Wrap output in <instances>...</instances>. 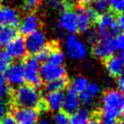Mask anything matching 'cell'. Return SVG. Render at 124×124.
<instances>
[{
    "instance_id": "obj_36",
    "label": "cell",
    "mask_w": 124,
    "mask_h": 124,
    "mask_svg": "<svg viewBox=\"0 0 124 124\" xmlns=\"http://www.w3.org/2000/svg\"><path fill=\"white\" fill-rule=\"evenodd\" d=\"M116 24L119 31H122L124 29V18L122 15H119L116 17Z\"/></svg>"
},
{
    "instance_id": "obj_25",
    "label": "cell",
    "mask_w": 124,
    "mask_h": 124,
    "mask_svg": "<svg viewBox=\"0 0 124 124\" xmlns=\"http://www.w3.org/2000/svg\"><path fill=\"white\" fill-rule=\"evenodd\" d=\"M10 95V85L7 83L3 72H0V98H7Z\"/></svg>"
},
{
    "instance_id": "obj_42",
    "label": "cell",
    "mask_w": 124,
    "mask_h": 124,
    "mask_svg": "<svg viewBox=\"0 0 124 124\" xmlns=\"http://www.w3.org/2000/svg\"><path fill=\"white\" fill-rule=\"evenodd\" d=\"M85 1L89 2V3H93V2H95V1H97V0H85Z\"/></svg>"
},
{
    "instance_id": "obj_12",
    "label": "cell",
    "mask_w": 124,
    "mask_h": 124,
    "mask_svg": "<svg viewBox=\"0 0 124 124\" xmlns=\"http://www.w3.org/2000/svg\"><path fill=\"white\" fill-rule=\"evenodd\" d=\"M20 23V16L15 7L4 5L0 6V25L16 27Z\"/></svg>"
},
{
    "instance_id": "obj_33",
    "label": "cell",
    "mask_w": 124,
    "mask_h": 124,
    "mask_svg": "<svg viewBox=\"0 0 124 124\" xmlns=\"http://www.w3.org/2000/svg\"><path fill=\"white\" fill-rule=\"evenodd\" d=\"M7 110H8V105L7 101L3 98H0V121L7 115Z\"/></svg>"
},
{
    "instance_id": "obj_2",
    "label": "cell",
    "mask_w": 124,
    "mask_h": 124,
    "mask_svg": "<svg viewBox=\"0 0 124 124\" xmlns=\"http://www.w3.org/2000/svg\"><path fill=\"white\" fill-rule=\"evenodd\" d=\"M14 101L19 107L36 109L42 105V95L37 87L22 84L15 91Z\"/></svg>"
},
{
    "instance_id": "obj_8",
    "label": "cell",
    "mask_w": 124,
    "mask_h": 124,
    "mask_svg": "<svg viewBox=\"0 0 124 124\" xmlns=\"http://www.w3.org/2000/svg\"><path fill=\"white\" fill-rule=\"evenodd\" d=\"M116 52V48L113 43V36L110 37H102V39L98 40L94 44L93 49V55L97 59L106 60Z\"/></svg>"
},
{
    "instance_id": "obj_45",
    "label": "cell",
    "mask_w": 124,
    "mask_h": 124,
    "mask_svg": "<svg viewBox=\"0 0 124 124\" xmlns=\"http://www.w3.org/2000/svg\"><path fill=\"white\" fill-rule=\"evenodd\" d=\"M3 1H4V0H0V6H1V4L3 3Z\"/></svg>"
},
{
    "instance_id": "obj_22",
    "label": "cell",
    "mask_w": 124,
    "mask_h": 124,
    "mask_svg": "<svg viewBox=\"0 0 124 124\" xmlns=\"http://www.w3.org/2000/svg\"><path fill=\"white\" fill-rule=\"evenodd\" d=\"M89 80L83 75H77L72 80L71 90L76 93H82L89 84Z\"/></svg>"
},
{
    "instance_id": "obj_13",
    "label": "cell",
    "mask_w": 124,
    "mask_h": 124,
    "mask_svg": "<svg viewBox=\"0 0 124 124\" xmlns=\"http://www.w3.org/2000/svg\"><path fill=\"white\" fill-rule=\"evenodd\" d=\"M13 117L16 124H36L39 119V112L34 108L19 107L14 111Z\"/></svg>"
},
{
    "instance_id": "obj_18",
    "label": "cell",
    "mask_w": 124,
    "mask_h": 124,
    "mask_svg": "<svg viewBox=\"0 0 124 124\" xmlns=\"http://www.w3.org/2000/svg\"><path fill=\"white\" fill-rule=\"evenodd\" d=\"M64 93L60 92H48L45 95V103L47 109L54 112H57L62 109Z\"/></svg>"
},
{
    "instance_id": "obj_21",
    "label": "cell",
    "mask_w": 124,
    "mask_h": 124,
    "mask_svg": "<svg viewBox=\"0 0 124 124\" xmlns=\"http://www.w3.org/2000/svg\"><path fill=\"white\" fill-rule=\"evenodd\" d=\"M16 37V31L15 27L0 25V46H7Z\"/></svg>"
},
{
    "instance_id": "obj_11",
    "label": "cell",
    "mask_w": 124,
    "mask_h": 124,
    "mask_svg": "<svg viewBox=\"0 0 124 124\" xmlns=\"http://www.w3.org/2000/svg\"><path fill=\"white\" fill-rule=\"evenodd\" d=\"M58 27L62 32L73 35L77 31L76 12L70 9L62 11L58 19Z\"/></svg>"
},
{
    "instance_id": "obj_5",
    "label": "cell",
    "mask_w": 124,
    "mask_h": 124,
    "mask_svg": "<svg viewBox=\"0 0 124 124\" xmlns=\"http://www.w3.org/2000/svg\"><path fill=\"white\" fill-rule=\"evenodd\" d=\"M98 13L93 7H81L76 12L77 31L86 33L91 29L93 22L97 20Z\"/></svg>"
},
{
    "instance_id": "obj_17",
    "label": "cell",
    "mask_w": 124,
    "mask_h": 124,
    "mask_svg": "<svg viewBox=\"0 0 124 124\" xmlns=\"http://www.w3.org/2000/svg\"><path fill=\"white\" fill-rule=\"evenodd\" d=\"M101 93V86L96 83H89L86 89L82 93H80L81 103H83L86 106H90L96 101Z\"/></svg>"
},
{
    "instance_id": "obj_39",
    "label": "cell",
    "mask_w": 124,
    "mask_h": 124,
    "mask_svg": "<svg viewBox=\"0 0 124 124\" xmlns=\"http://www.w3.org/2000/svg\"><path fill=\"white\" fill-rule=\"evenodd\" d=\"M116 122L113 120H110V119H107V118H101V124H114Z\"/></svg>"
},
{
    "instance_id": "obj_43",
    "label": "cell",
    "mask_w": 124,
    "mask_h": 124,
    "mask_svg": "<svg viewBox=\"0 0 124 124\" xmlns=\"http://www.w3.org/2000/svg\"><path fill=\"white\" fill-rule=\"evenodd\" d=\"M74 2H76V3H81V2H83V0H73Z\"/></svg>"
},
{
    "instance_id": "obj_41",
    "label": "cell",
    "mask_w": 124,
    "mask_h": 124,
    "mask_svg": "<svg viewBox=\"0 0 124 124\" xmlns=\"http://www.w3.org/2000/svg\"><path fill=\"white\" fill-rule=\"evenodd\" d=\"M87 124H101V121L97 120V119H93V120H90Z\"/></svg>"
},
{
    "instance_id": "obj_29",
    "label": "cell",
    "mask_w": 124,
    "mask_h": 124,
    "mask_svg": "<svg viewBox=\"0 0 124 124\" xmlns=\"http://www.w3.org/2000/svg\"><path fill=\"white\" fill-rule=\"evenodd\" d=\"M54 124H69V116L64 111H57L54 117Z\"/></svg>"
},
{
    "instance_id": "obj_46",
    "label": "cell",
    "mask_w": 124,
    "mask_h": 124,
    "mask_svg": "<svg viewBox=\"0 0 124 124\" xmlns=\"http://www.w3.org/2000/svg\"><path fill=\"white\" fill-rule=\"evenodd\" d=\"M11 1H13V2H15V1H17V0H11Z\"/></svg>"
},
{
    "instance_id": "obj_40",
    "label": "cell",
    "mask_w": 124,
    "mask_h": 124,
    "mask_svg": "<svg viewBox=\"0 0 124 124\" xmlns=\"http://www.w3.org/2000/svg\"><path fill=\"white\" fill-rule=\"evenodd\" d=\"M36 124H51V122H50V121L47 120V119H43L41 121H38L37 122H36Z\"/></svg>"
},
{
    "instance_id": "obj_9",
    "label": "cell",
    "mask_w": 124,
    "mask_h": 124,
    "mask_svg": "<svg viewBox=\"0 0 124 124\" xmlns=\"http://www.w3.org/2000/svg\"><path fill=\"white\" fill-rule=\"evenodd\" d=\"M26 51L32 54H36L38 52L47 46V37L41 30L32 33L26 36L24 40Z\"/></svg>"
},
{
    "instance_id": "obj_28",
    "label": "cell",
    "mask_w": 124,
    "mask_h": 124,
    "mask_svg": "<svg viewBox=\"0 0 124 124\" xmlns=\"http://www.w3.org/2000/svg\"><path fill=\"white\" fill-rule=\"evenodd\" d=\"M109 8L112 9L116 13H120L123 11L124 8V0H107Z\"/></svg>"
},
{
    "instance_id": "obj_35",
    "label": "cell",
    "mask_w": 124,
    "mask_h": 124,
    "mask_svg": "<svg viewBox=\"0 0 124 124\" xmlns=\"http://www.w3.org/2000/svg\"><path fill=\"white\" fill-rule=\"evenodd\" d=\"M87 33V38H88V41L92 44H95L98 40H99V34L96 31H93L90 29L89 31L86 32Z\"/></svg>"
},
{
    "instance_id": "obj_31",
    "label": "cell",
    "mask_w": 124,
    "mask_h": 124,
    "mask_svg": "<svg viewBox=\"0 0 124 124\" xmlns=\"http://www.w3.org/2000/svg\"><path fill=\"white\" fill-rule=\"evenodd\" d=\"M51 6L53 8H54L58 11H63L67 9V3L65 0H52L51 2Z\"/></svg>"
},
{
    "instance_id": "obj_6",
    "label": "cell",
    "mask_w": 124,
    "mask_h": 124,
    "mask_svg": "<svg viewBox=\"0 0 124 124\" xmlns=\"http://www.w3.org/2000/svg\"><path fill=\"white\" fill-rule=\"evenodd\" d=\"M24 68V81H26L31 85L38 87L41 85L40 77V64L35 57L28 58L26 62L23 64Z\"/></svg>"
},
{
    "instance_id": "obj_4",
    "label": "cell",
    "mask_w": 124,
    "mask_h": 124,
    "mask_svg": "<svg viewBox=\"0 0 124 124\" xmlns=\"http://www.w3.org/2000/svg\"><path fill=\"white\" fill-rule=\"evenodd\" d=\"M97 33L102 37H110L119 34L116 17L111 13H104L97 20Z\"/></svg>"
},
{
    "instance_id": "obj_26",
    "label": "cell",
    "mask_w": 124,
    "mask_h": 124,
    "mask_svg": "<svg viewBox=\"0 0 124 124\" xmlns=\"http://www.w3.org/2000/svg\"><path fill=\"white\" fill-rule=\"evenodd\" d=\"M11 63L10 56L7 54V53L4 50L0 49V72H5Z\"/></svg>"
},
{
    "instance_id": "obj_20",
    "label": "cell",
    "mask_w": 124,
    "mask_h": 124,
    "mask_svg": "<svg viewBox=\"0 0 124 124\" xmlns=\"http://www.w3.org/2000/svg\"><path fill=\"white\" fill-rule=\"evenodd\" d=\"M91 117L92 114L88 109H78L69 118V124H87L91 120Z\"/></svg>"
},
{
    "instance_id": "obj_14",
    "label": "cell",
    "mask_w": 124,
    "mask_h": 124,
    "mask_svg": "<svg viewBox=\"0 0 124 124\" xmlns=\"http://www.w3.org/2000/svg\"><path fill=\"white\" fill-rule=\"evenodd\" d=\"M40 24H41V22H40L39 16L35 13L30 12L27 15H25L22 20H20V23H19L20 32L23 35H28L39 30Z\"/></svg>"
},
{
    "instance_id": "obj_10",
    "label": "cell",
    "mask_w": 124,
    "mask_h": 124,
    "mask_svg": "<svg viewBox=\"0 0 124 124\" xmlns=\"http://www.w3.org/2000/svg\"><path fill=\"white\" fill-rule=\"evenodd\" d=\"M4 76L7 83L11 86L18 87L22 85L24 82L23 64L20 62H15L12 64L10 63L9 66L5 70Z\"/></svg>"
},
{
    "instance_id": "obj_37",
    "label": "cell",
    "mask_w": 124,
    "mask_h": 124,
    "mask_svg": "<svg viewBox=\"0 0 124 124\" xmlns=\"http://www.w3.org/2000/svg\"><path fill=\"white\" fill-rule=\"evenodd\" d=\"M1 124H16V121L13 116L6 115L3 120L1 121Z\"/></svg>"
},
{
    "instance_id": "obj_32",
    "label": "cell",
    "mask_w": 124,
    "mask_h": 124,
    "mask_svg": "<svg viewBox=\"0 0 124 124\" xmlns=\"http://www.w3.org/2000/svg\"><path fill=\"white\" fill-rule=\"evenodd\" d=\"M50 51H51V48H49V47H45L44 48L43 50H41L40 52H38L36 54V57L35 58L37 59L38 62H45L47 58H48L49 56V54H50Z\"/></svg>"
},
{
    "instance_id": "obj_3",
    "label": "cell",
    "mask_w": 124,
    "mask_h": 124,
    "mask_svg": "<svg viewBox=\"0 0 124 124\" xmlns=\"http://www.w3.org/2000/svg\"><path fill=\"white\" fill-rule=\"evenodd\" d=\"M66 54L73 61H83L88 56L89 50L87 45L76 35H70L64 41Z\"/></svg>"
},
{
    "instance_id": "obj_19",
    "label": "cell",
    "mask_w": 124,
    "mask_h": 124,
    "mask_svg": "<svg viewBox=\"0 0 124 124\" xmlns=\"http://www.w3.org/2000/svg\"><path fill=\"white\" fill-rule=\"evenodd\" d=\"M80 107H81V101L78 93L70 90L66 94H64L62 109L67 114H72L75 112L78 109H80Z\"/></svg>"
},
{
    "instance_id": "obj_15",
    "label": "cell",
    "mask_w": 124,
    "mask_h": 124,
    "mask_svg": "<svg viewBox=\"0 0 124 124\" xmlns=\"http://www.w3.org/2000/svg\"><path fill=\"white\" fill-rule=\"evenodd\" d=\"M6 47H7L6 52L10 56L11 59H16V60L23 59L27 53L24 40L22 37L16 36Z\"/></svg>"
},
{
    "instance_id": "obj_34",
    "label": "cell",
    "mask_w": 124,
    "mask_h": 124,
    "mask_svg": "<svg viewBox=\"0 0 124 124\" xmlns=\"http://www.w3.org/2000/svg\"><path fill=\"white\" fill-rule=\"evenodd\" d=\"M39 1H40V0H24V9L27 11L34 10L35 7H37Z\"/></svg>"
},
{
    "instance_id": "obj_30",
    "label": "cell",
    "mask_w": 124,
    "mask_h": 124,
    "mask_svg": "<svg viewBox=\"0 0 124 124\" xmlns=\"http://www.w3.org/2000/svg\"><path fill=\"white\" fill-rule=\"evenodd\" d=\"M113 43L115 45L116 51L121 52L124 46V36L121 34H117L113 36Z\"/></svg>"
},
{
    "instance_id": "obj_1",
    "label": "cell",
    "mask_w": 124,
    "mask_h": 124,
    "mask_svg": "<svg viewBox=\"0 0 124 124\" xmlns=\"http://www.w3.org/2000/svg\"><path fill=\"white\" fill-rule=\"evenodd\" d=\"M124 100L121 92L118 90H109L103 93L101 101V118H107L116 121L122 116Z\"/></svg>"
},
{
    "instance_id": "obj_24",
    "label": "cell",
    "mask_w": 124,
    "mask_h": 124,
    "mask_svg": "<svg viewBox=\"0 0 124 124\" xmlns=\"http://www.w3.org/2000/svg\"><path fill=\"white\" fill-rule=\"evenodd\" d=\"M67 83L68 82H67V79H65V77L54 80L50 83H47L46 90L48 92H60V91L62 92V90L67 86Z\"/></svg>"
},
{
    "instance_id": "obj_44",
    "label": "cell",
    "mask_w": 124,
    "mask_h": 124,
    "mask_svg": "<svg viewBox=\"0 0 124 124\" xmlns=\"http://www.w3.org/2000/svg\"><path fill=\"white\" fill-rule=\"evenodd\" d=\"M114 124H123V123H122V121H117V122H115Z\"/></svg>"
},
{
    "instance_id": "obj_27",
    "label": "cell",
    "mask_w": 124,
    "mask_h": 124,
    "mask_svg": "<svg viewBox=\"0 0 124 124\" xmlns=\"http://www.w3.org/2000/svg\"><path fill=\"white\" fill-rule=\"evenodd\" d=\"M93 8L96 11L97 13L104 14L109 9V5H108L107 0H97L95 2H93Z\"/></svg>"
},
{
    "instance_id": "obj_23",
    "label": "cell",
    "mask_w": 124,
    "mask_h": 124,
    "mask_svg": "<svg viewBox=\"0 0 124 124\" xmlns=\"http://www.w3.org/2000/svg\"><path fill=\"white\" fill-rule=\"evenodd\" d=\"M65 60V55L62 53V51L59 49H51L49 56L47 58V62L54 63V64H58V65H62Z\"/></svg>"
},
{
    "instance_id": "obj_16",
    "label": "cell",
    "mask_w": 124,
    "mask_h": 124,
    "mask_svg": "<svg viewBox=\"0 0 124 124\" xmlns=\"http://www.w3.org/2000/svg\"><path fill=\"white\" fill-rule=\"evenodd\" d=\"M106 68L107 72L111 77H120L123 72V55L121 54L120 55H111L110 57L106 59Z\"/></svg>"
},
{
    "instance_id": "obj_7",
    "label": "cell",
    "mask_w": 124,
    "mask_h": 124,
    "mask_svg": "<svg viewBox=\"0 0 124 124\" xmlns=\"http://www.w3.org/2000/svg\"><path fill=\"white\" fill-rule=\"evenodd\" d=\"M66 70L63 65L54 64L49 62H44L40 66V77L41 80L46 83H50L52 81L61 79L65 77Z\"/></svg>"
},
{
    "instance_id": "obj_38",
    "label": "cell",
    "mask_w": 124,
    "mask_h": 124,
    "mask_svg": "<svg viewBox=\"0 0 124 124\" xmlns=\"http://www.w3.org/2000/svg\"><path fill=\"white\" fill-rule=\"evenodd\" d=\"M116 86H117V90L121 92L124 88V79L120 76V77H117V80H116Z\"/></svg>"
}]
</instances>
